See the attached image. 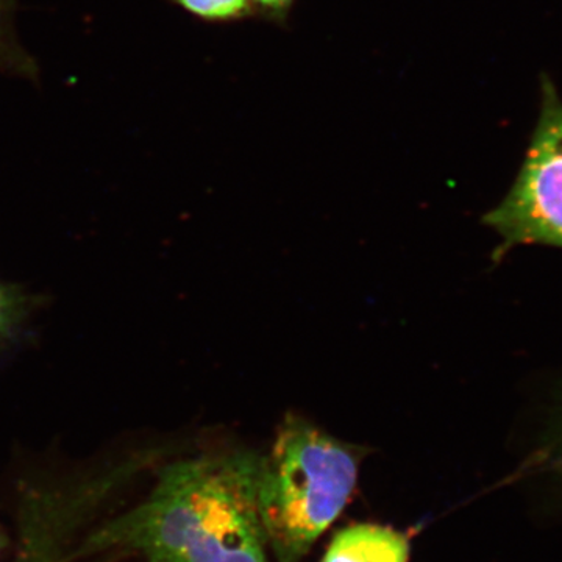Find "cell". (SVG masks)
Instances as JSON below:
<instances>
[{"label":"cell","instance_id":"obj_1","mask_svg":"<svg viewBox=\"0 0 562 562\" xmlns=\"http://www.w3.org/2000/svg\"><path fill=\"white\" fill-rule=\"evenodd\" d=\"M261 460L235 450L173 462L144 501L95 528L70 558L122 553L144 562H269L257 509Z\"/></svg>","mask_w":562,"mask_h":562},{"label":"cell","instance_id":"obj_2","mask_svg":"<svg viewBox=\"0 0 562 562\" xmlns=\"http://www.w3.org/2000/svg\"><path fill=\"white\" fill-rule=\"evenodd\" d=\"M361 449L312 422L286 414L272 452L262 457L258 517L277 562H301L346 508L360 471Z\"/></svg>","mask_w":562,"mask_h":562},{"label":"cell","instance_id":"obj_3","mask_svg":"<svg viewBox=\"0 0 562 562\" xmlns=\"http://www.w3.org/2000/svg\"><path fill=\"white\" fill-rule=\"evenodd\" d=\"M484 224L502 238L497 258L517 246L562 249V102L543 79L538 127L512 190Z\"/></svg>","mask_w":562,"mask_h":562},{"label":"cell","instance_id":"obj_4","mask_svg":"<svg viewBox=\"0 0 562 562\" xmlns=\"http://www.w3.org/2000/svg\"><path fill=\"white\" fill-rule=\"evenodd\" d=\"M409 542L402 532L382 525L344 528L321 562H408Z\"/></svg>","mask_w":562,"mask_h":562},{"label":"cell","instance_id":"obj_5","mask_svg":"<svg viewBox=\"0 0 562 562\" xmlns=\"http://www.w3.org/2000/svg\"><path fill=\"white\" fill-rule=\"evenodd\" d=\"M14 7L16 0H0V70L35 79L38 74L35 61L21 46L14 32Z\"/></svg>","mask_w":562,"mask_h":562},{"label":"cell","instance_id":"obj_6","mask_svg":"<svg viewBox=\"0 0 562 562\" xmlns=\"http://www.w3.org/2000/svg\"><path fill=\"white\" fill-rule=\"evenodd\" d=\"M179 9L187 11L209 24H235L257 16L251 0H171Z\"/></svg>","mask_w":562,"mask_h":562},{"label":"cell","instance_id":"obj_7","mask_svg":"<svg viewBox=\"0 0 562 562\" xmlns=\"http://www.w3.org/2000/svg\"><path fill=\"white\" fill-rule=\"evenodd\" d=\"M32 310V297L14 284L0 281V346L9 341Z\"/></svg>","mask_w":562,"mask_h":562},{"label":"cell","instance_id":"obj_8","mask_svg":"<svg viewBox=\"0 0 562 562\" xmlns=\"http://www.w3.org/2000/svg\"><path fill=\"white\" fill-rule=\"evenodd\" d=\"M297 0H251L255 13L276 25H286Z\"/></svg>","mask_w":562,"mask_h":562},{"label":"cell","instance_id":"obj_9","mask_svg":"<svg viewBox=\"0 0 562 562\" xmlns=\"http://www.w3.org/2000/svg\"><path fill=\"white\" fill-rule=\"evenodd\" d=\"M0 550H2V547H0Z\"/></svg>","mask_w":562,"mask_h":562}]
</instances>
